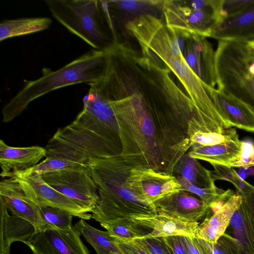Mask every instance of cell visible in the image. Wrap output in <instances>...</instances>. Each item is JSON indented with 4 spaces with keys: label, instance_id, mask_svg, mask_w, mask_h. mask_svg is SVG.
<instances>
[{
    "label": "cell",
    "instance_id": "e0dca14e",
    "mask_svg": "<svg viewBox=\"0 0 254 254\" xmlns=\"http://www.w3.org/2000/svg\"><path fill=\"white\" fill-rule=\"evenodd\" d=\"M228 227L238 254H254V213L244 199L233 214Z\"/></svg>",
    "mask_w": 254,
    "mask_h": 254
},
{
    "label": "cell",
    "instance_id": "30bf717a",
    "mask_svg": "<svg viewBox=\"0 0 254 254\" xmlns=\"http://www.w3.org/2000/svg\"><path fill=\"white\" fill-rule=\"evenodd\" d=\"M0 198L12 214L30 222L37 232L45 229L39 207L27 197L20 185L13 178H5L0 181Z\"/></svg>",
    "mask_w": 254,
    "mask_h": 254
},
{
    "label": "cell",
    "instance_id": "d6a6232c",
    "mask_svg": "<svg viewBox=\"0 0 254 254\" xmlns=\"http://www.w3.org/2000/svg\"><path fill=\"white\" fill-rule=\"evenodd\" d=\"M253 0H224L223 11L226 15L236 14L249 5Z\"/></svg>",
    "mask_w": 254,
    "mask_h": 254
},
{
    "label": "cell",
    "instance_id": "5bb4252c",
    "mask_svg": "<svg viewBox=\"0 0 254 254\" xmlns=\"http://www.w3.org/2000/svg\"><path fill=\"white\" fill-rule=\"evenodd\" d=\"M0 254H10V246L19 241L26 245L37 232L35 227L27 220L10 215L0 198Z\"/></svg>",
    "mask_w": 254,
    "mask_h": 254
},
{
    "label": "cell",
    "instance_id": "ffe728a7",
    "mask_svg": "<svg viewBox=\"0 0 254 254\" xmlns=\"http://www.w3.org/2000/svg\"><path fill=\"white\" fill-rule=\"evenodd\" d=\"M52 23L48 17L5 19L0 23V41L48 29Z\"/></svg>",
    "mask_w": 254,
    "mask_h": 254
},
{
    "label": "cell",
    "instance_id": "4316f807",
    "mask_svg": "<svg viewBox=\"0 0 254 254\" xmlns=\"http://www.w3.org/2000/svg\"><path fill=\"white\" fill-rule=\"evenodd\" d=\"M160 182L157 179H142L140 181L141 191L143 194L152 202L162 197V187L165 182Z\"/></svg>",
    "mask_w": 254,
    "mask_h": 254
},
{
    "label": "cell",
    "instance_id": "83f0119b",
    "mask_svg": "<svg viewBox=\"0 0 254 254\" xmlns=\"http://www.w3.org/2000/svg\"><path fill=\"white\" fill-rule=\"evenodd\" d=\"M151 254H174L163 237L136 239Z\"/></svg>",
    "mask_w": 254,
    "mask_h": 254
},
{
    "label": "cell",
    "instance_id": "ac0fdd59",
    "mask_svg": "<svg viewBox=\"0 0 254 254\" xmlns=\"http://www.w3.org/2000/svg\"><path fill=\"white\" fill-rule=\"evenodd\" d=\"M217 89L221 110L230 127L254 132V109L222 90Z\"/></svg>",
    "mask_w": 254,
    "mask_h": 254
},
{
    "label": "cell",
    "instance_id": "8fae6325",
    "mask_svg": "<svg viewBox=\"0 0 254 254\" xmlns=\"http://www.w3.org/2000/svg\"><path fill=\"white\" fill-rule=\"evenodd\" d=\"M210 37L218 41L254 43V0L242 10L225 17Z\"/></svg>",
    "mask_w": 254,
    "mask_h": 254
},
{
    "label": "cell",
    "instance_id": "2e32d148",
    "mask_svg": "<svg viewBox=\"0 0 254 254\" xmlns=\"http://www.w3.org/2000/svg\"><path fill=\"white\" fill-rule=\"evenodd\" d=\"M244 200L239 193L233 195L217 212L206 217L199 225L195 237L210 243H216L228 227L231 218Z\"/></svg>",
    "mask_w": 254,
    "mask_h": 254
},
{
    "label": "cell",
    "instance_id": "5b68a950",
    "mask_svg": "<svg viewBox=\"0 0 254 254\" xmlns=\"http://www.w3.org/2000/svg\"><path fill=\"white\" fill-rule=\"evenodd\" d=\"M252 51L248 44L218 41L215 60L217 89L254 109V75L249 69Z\"/></svg>",
    "mask_w": 254,
    "mask_h": 254
},
{
    "label": "cell",
    "instance_id": "9a60e30c",
    "mask_svg": "<svg viewBox=\"0 0 254 254\" xmlns=\"http://www.w3.org/2000/svg\"><path fill=\"white\" fill-rule=\"evenodd\" d=\"M140 224L152 229L143 238L164 237L170 236L195 237L198 222H189L162 213L132 217Z\"/></svg>",
    "mask_w": 254,
    "mask_h": 254
},
{
    "label": "cell",
    "instance_id": "f546056e",
    "mask_svg": "<svg viewBox=\"0 0 254 254\" xmlns=\"http://www.w3.org/2000/svg\"><path fill=\"white\" fill-rule=\"evenodd\" d=\"M214 168L213 179L223 180L231 183L236 188V190L239 188L241 180L238 175L236 171L233 167L225 166L212 164Z\"/></svg>",
    "mask_w": 254,
    "mask_h": 254
},
{
    "label": "cell",
    "instance_id": "d590c367",
    "mask_svg": "<svg viewBox=\"0 0 254 254\" xmlns=\"http://www.w3.org/2000/svg\"><path fill=\"white\" fill-rule=\"evenodd\" d=\"M122 7L125 9L131 10L135 8L138 5V1L135 0H124L118 1Z\"/></svg>",
    "mask_w": 254,
    "mask_h": 254
},
{
    "label": "cell",
    "instance_id": "44dd1931",
    "mask_svg": "<svg viewBox=\"0 0 254 254\" xmlns=\"http://www.w3.org/2000/svg\"><path fill=\"white\" fill-rule=\"evenodd\" d=\"M97 254H124L107 231L98 230L80 219L73 226Z\"/></svg>",
    "mask_w": 254,
    "mask_h": 254
},
{
    "label": "cell",
    "instance_id": "6da1fadb",
    "mask_svg": "<svg viewBox=\"0 0 254 254\" xmlns=\"http://www.w3.org/2000/svg\"><path fill=\"white\" fill-rule=\"evenodd\" d=\"M145 55L157 57L178 77L190 96L200 120L222 124L217 88L206 84L187 64L183 54L184 43L159 19L142 15L127 24Z\"/></svg>",
    "mask_w": 254,
    "mask_h": 254
},
{
    "label": "cell",
    "instance_id": "4dcf8cb0",
    "mask_svg": "<svg viewBox=\"0 0 254 254\" xmlns=\"http://www.w3.org/2000/svg\"><path fill=\"white\" fill-rule=\"evenodd\" d=\"M115 243L124 254H151L136 240H124L114 237Z\"/></svg>",
    "mask_w": 254,
    "mask_h": 254
},
{
    "label": "cell",
    "instance_id": "277c9868",
    "mask_svg": "<svg viewBox=\"0 0 254 254\" xmlns=\"http://www.w3.org/2000/svg\"><path fill=\"white\" fill-rule=\"evenodd\" d=\"M99 196L92 212V218L100 224L125 217L157 214L151 200L140 192L123 188L117 166L105 162H96L88 166Z\"/></svg>",
    "mask_w": 254,
    "mask_h": 254
},
{
    "label": "cell",
    "instance_id": "8d00e7d4",
    "mask_svg": "<svg viewBox=\"0 0 254 254\" xmlns=\"http://www.w3.org/2000/svg\"><path fill=\"white\" fill-rule=\"evenodd\" d=\"M251 47L253 49V50H254V43L251 44H249Z\"/></svg>",
    "mask_w": 254,
    "mask_h": 254
},
{
    "label": "cell",
    "instance_id": "e575fe53",
    "mask_svg": "<svg viewBox=\"0 0 254 254\" xmlns=\"http://www.w3.org/2000/svg\"><path fill=\"white\" fill-rule=\"evenodd\" d=\"M245 201L254 213V187L241 193Z\"/></svg>",
    "mask_w": 254,
    "mask_h": 254
},
{
    "label": "cell",
    "instance_id": "7402d4cb",
    "mask_svg": "<svg viewBox=\"0 0 254 254\" xmlns=\"http://www.w3.org/2000/svg\"><path fill=\"white\" fill-rule=\"evenodd\" d=\"M113 237L128 240L141 238L152 229L140 224L131 217L120 218L100 224Z\"/></svg>",
    "mask_w": 254,
    "mask_h": 254
},
{
    "label": "cell",
    "instance_id": "836d02e7",
    "mask_svg": "<svg viewBox=\"0 0 254 254\" xmlns=\"http://www.w3.org/2000/svg\"><path fill=\"white\" fill-rule=\"evenodd\" d=\"M174 254H188L182 239V236H170L163 237Z\"/></svg>",
    "mask_w": 254,
    "mask_h": 254
},
{
    "label": "cell",
    "instance_id": "d6986e66",
    "mask_svg": "<svg viewBox=\"0 0 254 254\" xmlns=\"http://www.w3.org/2000/svg\"><path fill=\"white\" fill-rule=\"evenodd\" d=\"M242 141L239 137L211 146H196L192 153L194 158L232 167L241 156Z\"/></svg>",
    "mask_w": 254,
    "mask_h": 254
},
{
    "label": "cell",
    "instance_id": "603a6c76",
    "mask_svg": "<svg viewBox=\"0 0 254 254\" xmlns=\"http://www.w3.org/2000/svg\"><path fill=\"white\" fill-rule=\"evenodd\" d=\"M39 208L45 226V229H57L67 230L73 227V216L66 211L48 206L39 207Z\"/></svg>",
    "mask_w": 254,
    "mask_h": 254
},
{
    "label": "cell",
    "instance_id": "484cf974",
    "mask_svg": "<svg viewBox=\"0 0 254 254\" xmlns=\"http://www.w3.org/2000/svg\"><path fill=\"white\" fill-rule=\"evenodd\" d=\"M201 240L212 254H238L235 240L226 232L216 243Z\"/></svg>",
    "mask_w": 254,
    "mask_h": 254
},
{
    "label": "cell",
    "instance_id": "9c48e42d",
    "mask_svg": "<svg viewBox=\"0 0 254 254\" xmlns=\"http://www.w3.org/2000/svg\"><path fill=\"white\" fill-rule=\"evenodd\" d=\"M190 42L187 44L184 56L189 66L210 87L216 88L215 51L206 37L189 34Z\"/></svg>",
    "mask_w": 254,
    "mask_h": 254
},
{
    "label": "cell",
    "instance_id": "d4e9b609",
    "mask_svg": "<svg viewBox=\"0 0 254 254\" xmlns=\"http://www.w3.org/2000/svg\"><path fill=\"white\" fill-rule=\"evenodd\" d=\"M58 157H46L42 162L29 168L31 171L41 175L42 174L63 170L79 165L83 164Z\"/></svg>",
    "mask_w": 254,
    "mask_h": 254
},
{
    "label": "cell",
    "instance_id": "1f68e13d",
    "mask_svg": "<svg viewBox=\"0 0 254 254\" xmlns=\"http://www.w3.org/2000/svg\"><path fill=\"white\" fill-rule=\"evenodd\" d=\"M188 254H212L200 239L182 236Z\"/></svg>",
    "mask_w": 254,
    "mask_h": 254
},
{
    "label": "cell",
    "instance_id": "ba28073f",
    "mask_svg": "<svg viewBox=\"0 0 254 254\" xmlns=\"http://www.w3.org/2000/svg\"><path fill=\"white\" fill-rule=\"evenodd\" d=\"M74 227L67 230L47 229L37 232L27 246L33 254H90Z\"/></svg>",
    "mask_w": 254,
    "mask_h": 254
},
{
    "label": "cell",
    "instance_id": "7c38bea8",
    "mask_svg": "<svg viewBox=\"0 0 254 254\" xmlns=\"http://www.w3.org/2000/svg\"><path fill=\"white\" fill-rule=\"evenodd\" d=\"M47 156L45 148L39 146L12 147L0 140V176L12 178L15 174L24 171L38 164Z\"/></svg>",
    "mask_w": 254,
    "mask_h": 254
},
{
    "label": "cell",
    "instance_id": "cb8c5ba5",
    "mask_svg": "<svg viewBox=\"0 0 254 254\" xmlns=\"http://www.w3.org/2000/svg\"><path fill=\"white\" fill-rule=\"evenodd\" d=\"M239 137L235 128H228L225 133L196 131L192 135V141L197 146H211Z\"/></svg>",
    "mask_w": 254,
    "mask_h": 254
},
{
    "label": "cell",
    "instance_id": "4fadbf2b",
    "mask_svg": "<svg viewBox=\"0 0 254 254\" xmlns=\"http://www.w3.org/2000/svg\"><path fill=\"white\" fill-rule=\"evenodd\" d=\"M153 203L157 213L165 214L189 222H198L209 210V208L201 200L180 190Z\"/></svg>",
    "mask_w": 254,
    "mask_h": 254
},
{
    "label": "cell",
    "instance_id": "8992f818",
    "mask_svg": "<svg viewBox=\"0 0 254 254\" xmlns=\"http://www.w3.org/2000/svg\"><path fill=\"white\" fill-rule=\"evenodd\" d=\"M55 190L92 213L99 196L97 187L85 164L41 175Z\"/></svg>",
    "mask_w": 254,
    "mask_h": 254
},
{
    "label": "cell",
    "instance_id": "7a4b0ae2",
    "mask_svg": "<svg viewBox=\"0 0 254 254\" xmlns=\"http://www.w3.org/2000/svg\"><path fill=\"white\" fill-rule=\"evenodd\" d=\"M108 59V52L92 49L56 70L44 67L39 78L24 80L22 88L3 106L2 122L13 121L30 103L52 91L69 85L96 81L104 74Z\"/></svg>",
    "mask_w": 254,
    "mask_h": 254
},
{
    "label": "cell",
    "instance_id": "f1b7e54d",
    "mask_svg": "<svg viewBox=\"0 0 254 254\" xmlns=\"http://www.w3.org/2000/svg\"><path fill=\"white\" fill-rule=\"evenodd\" d=\"M254 166V142L251 139L242 141L240 159L232 167L250 168Z\"/></svg>",
    "mask_w": 254,
    "mask_h": 254
},
{
    "label": "cell",
    "instance_id": "52a82bcc",
    "mask_svg": "<svg viewBox=\"0 0 254 254\" xmlns=\"http://www.w3.org/2000/svg\"><path fill=\"white\" fill-rule=\"evenodd\" d=\"M12 178L18 183L27 197L37 206L62 209L85 220L92 218L88 211L55 190L44 181L41 175L30 169L16 173Z\"/></svg>",
    "mask_w": 254,
    "mask_h": 254
},
{
    "label": "cell",
    "instance_id": "3957f363",
    "mask_svg": "<svg viewBox=\"0 0 254 254\" xmlns=\"http://www.w3.org/2000/svg\"><path fill=\"white\" fill-rule=\"evenodd\" d=\"M44 1L54 18L93 49L108 52L114 47V30L107 1Z\"/></svg>",
    "mask_w": 254,
    "mask_h": 254
}]
</instances>
